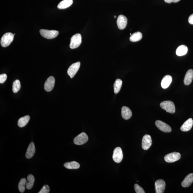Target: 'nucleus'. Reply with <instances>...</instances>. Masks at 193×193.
I'll return each instance as SVG.
<instances>
[{
	"instance_id": "nucleus-31",
	"label": "nucleus",
	"mask_w": 193,
	"mask_h": 193,
	"mask_svg": "<svg viewBox=\"0 0 193 193\" xmlns=\"http://www.w3.org/2000/svg\"><path fill=\"white\" fill-rule=\"evenodd\" d=\"M7 78V74H3L0 75V83L3 84Z\"/></svg>"
},
{
	"instance_id": "nucleus-35",
	"label": "nucleus",
	"mask_w": 193,
	"mask_h": 193,
	"mask_svg": "<svg viewBox=\"0 0 193 193\" xmlns=\"http://www.w3.org/2000/svg\"><path fill=\"white\" fill-rule=\"evenodd\" d=\"M14 34V35H15V34Z\"/></svg>"
},
{
	"instance_id": "nucleus-15",
	"label": "nucleus",
	"mask_w": 193,
	"mask_h": 193,
	"mask_svg": "<svg viewBox=\"0 0 193 193\" xmlns=\"http://www.w3.org/2000/svg\"><path fill=\"white\" fill-rule=\"evenodd\" d=\"M121 115L123 119L128 120L131 117L132 112L128 107L123 106L121 109Z\"/></svg>"
},
{
	"instance_id": "nucleus-14",
	"label": "nucleus",
	"mask_w": 193,
	"mask_h": 193,
	"mask_svg": "<svg viewBox=\"0 0 193 193\" xmlns=\"http://www.w3.org/2000/svg\"><path fill=\"white\" fill-rule=\"evenodd\" d=\"M36 152L34 143L31 142L29 145L26 154V157L27 159H30L34 156Z\"/></svg>"
},
{
	"instance_id": "nucleus-8",
	"label": "nucleus",
	"mask_w": 193,
	"mask_h": 193,
	"mask_svg": "<svg viewBox=\"0 0 193 193\" xmlns=\"http://www.w3.org/2000/svg\"><path fill=\"white\" fill-rule=\"evenodd\" d=\"M155 125L161 131L169 133L172 131V129L169 125L160 120H157L155 122Z\"/></svg>"
},
{
	"instance_id": "nucleus-26",
	"label": "nucleus",
	"mask_w": 193,
	"mask_h": 193,
	"mask_svg": "<svg viewBox=\"0 0 193 193\" xmlns=\"http://www.w3.org/2000/svg\"><path fill=\"white\" fill-rule=\"evenodd\" d=\"M122 84V81L121 79H117L116 80L114 84V92L115 94H117L120 92L121 90Z\"/></svg>"
},
{
	"instance_id": "nucleus-5",
	"label": "nucleus",
	"mask_w": 193,
	"mask_h": 193,
	"mask_svg": "<svg viewBox=\"0 0 193 193\" xmlns=\"http://www.w3.org/2000/svg\"><path fill=\"white\" fill-rule=\"evenodd\" d=\"M181 155L179 152H173L166 155L164 157L165 160L168 163H173L179 160Z\"/></svg>"
},
{
	"instance_id": "nucleus-2",
	"label": "nucleus",
	"mask_w": 193,
	"mask_h": 193,
	"mask_svg": "<svg viewBox=\"0 0 193 193\" xmlns=\"http://www.w3.org/2000/svg\"><path fill=\"white\" fill-rule=\"evenodd\" d=\"M14 38V35L11 33H6L1 39V44L2 46L3 47H7L11 44L13 41Z\"/></svg>"
},
{
	"instance_id": "nucleus-32",
	"label": "nucleus",
	"mask_w": 193,
	"mask_h": 193,
	"mask_svg": "<svg viewBox=\"0 0 193 193\" xmlns=\"http://www.w3.org/2000/svg\"><path fill=\"white\" fill-rule=\"evenodd\" d=\"M165 2L168 3H177L179 2L180 0H164Z\"/></svg>"
},
{
	"instance_id": "nucleus-4",
	"label": "nucleus",
	"mask_w": 193,
	"mask_h": 193,
	"mask_svg": "<svg viewBox=\"0 0 193 193\" xmlns=\"http://www.w3.org/2000/svg\"><path fill=\"white\" fill-rule=\"evenodd\" d=\"M81 43V35L79 34H75L72 37L70 40V48L72 49L77 48L80 46Z\"/></svg>"
},
{
	"instance_id": "nucleus-13",
	"label": "nucleus",
	"mask_w": 193,
	"mask_h": 193,
	"mask_svg": "<svg viewBox=\"0 0 193 193\" xmlns=\"http://www.w3.org/2000/svg\"><path fill=\"white\" fill-rule=\"evenodd\" d=\"M117 23L118 28L120 30H123L127 24V19L125 16L120 15L118 16Z\"/></svg>"
},
{
	"instance_id": "nucleus-24",
	"label": "nucleus",
	"mask_w": 193,
	"mask_h": 193,
	"mask_svg": "<svg viewBox=\"0 0 193 193\" xmlns=\"http://www.w3.org/2000/svg\"><path fill=\"white\" fill-rule=\"evenodd\" d=\"M64 166L68 169H77L80 167V164L75 161L66 163Z\"/></svg>"
},
{
	"instance_id": "nucleus-17",
	"label": "nucleus",
	"mask_w": 193,
	"mask_h": 193,
	"mask_svg": "<svg viewBox=\"0 0 193 193\" xmlns=\"http://www.w3.org/2000/svg\"><path fill=\"white\" fill-rule=\"evenodd\" d=\"M193 182V173L188 174L182 182L181 185L184 188L189 187Z\"/></svg>"
},
{
	"instance_id": "nucleus-11",
	"label": "nucleus",
	"mask_w": 193,
	"mask_h": 193,
	"mask_svg": "<svg viewBox=\"0 0 193 193\" xmlns=\"http://www.w3.org/2000/svg\"><path fill=\"white\" fill-rule=\"evenodd\" d=\"M166 187V183L163 180H157L155 183V193H163L164 192Z\"/></svg>"
},
{
	"instance_id": "nucleus-29",
	"label": "nucleus",
	"mask_w": 193,
	"mask_h": 193,
	"mask_svg": "<svg viewBox=\"0 0 193 193\" xmlns=\"http://www.w3.org/2000/svg\"><path fill=\"white\" fill-rule=\"evenodd\" d=\"M135 191L136 193H145V191L143 188L138 184H135L134 185Z\"/></svg>"
},
{
	"instance_id": "nucleus-22",
	"label": "nucleus",
	"mask_w": 193,
	"mask_h": 193,
	"mask_svg": "<svg viewBox=\"0 0 193 193\" xmlns=\"http://www.w3.org/2000/svg\"><path fill=\"white\" fill-rule=\"evenodd\" d=\"M188 52L187 47L185 45H181L176 49V54L178 56L185 55Z\"/></svg>"
},
{
	"instance_id": "nucleus-33",
	"label": "nucleus",
	"mask_w": 193,
	"mask_h": 193,
	"mask_svg": "<svg viewBox=\"0 0 193 193\" xmlns=\"http://www.w3.org/2000/svg\"><path fill=\"white\" fill-rule=\"evenodd\" d=\"M188 22L191 24H193V14H191L188 18Z\"/></svg>"
},
{
	"instance_id": "nucleus-34",
	"label": "nucleus",
	"mask_w": 193,
	"mask_h": 193,
	"mask_svg": "<svg viewBox=\"0 0 193 193\" xmlns=\"http://www.w3.org/2000/svg\"><path fill=\"white\" fill-rule=\"evenodd\" d=\"M114 17H115V18H116V16H114Z\"/></svg>"
},
{
	"instance_id": "nucleus-21",
	"label": "nucleus",
	"mask_w": 193,
	"mask_h": 193,
	"mask_svg": "<svg viewBox=\"0 0 193 193\" xmlns=\"http://www.w3.org/2000/svg\"><path fill=\"white\" fill-rule=\"evenodd\" d=\"M35 181L34 176L32 174H30L27 177L26 188L28 190H30L34 185Z\"/></svg>"
},
{
	"instance_id": "nucleus-10",
	"label": "nucleus",
	"mask_w": 193,
	"mask_h": 193,
	"mask_svg": "<svg viewBox=\"0 0 193 193\" xmlns=\"http://www.w3.org/2000/svg\"><path fill=\"white\" fill-rule=\"evenodd\" d=\"M152 144L151 137L148 134H146L143 137L142 140V147L144 150H147L149 149Z\"/></svg>"
},
{
	"instance_id": "nucleus-18",
	"label": "nucleus",
	"mask_w": 193,
	"mask_h": 193,
	"mask_svg": "<svg viewBox=\"0 0 193 193\" xmlns=\"http://www.w3.org/2000/svg\"><path fill=\"white\" fill-rule=\"evenodd\" d=\"M193 78V70H188L185 75L184 80V84L188 86L191 83Z\"/></svg>"
},
{
	"instance_id": "nucleus-25",
	"label": "nucleus",
	"mask_w": 193,
	"mask_h": 193,
	"mask_svg": "<svg viewBox=\"0 0 193 193\" xmlns=\"http://www.w3.org/2000/svg\"><path fill=\"white\" fill-rule=\"evenodd\" d=\"M142 37V35L140 32H136L131 35L130 37V41L132 42H136L140 41Z\"/></svg>"
},
{
	"instance_id": "nucleus-23",
	"label": "nucleus",
	"mask_w": 193,
	"mask_h": 193,
	"mask_svg": "<svg viewBox=\"0 0 193 193\" xmlns=\"http://www.w3.org/2000/svg\"><path fill=\"white\" fill-rule=\"evenodd\" d=\"M30 119V116L27 115L24 117L20 118L19 119L18 122V125L20 127H23L26 126L28 123Z\"/></svg>"
},
{
	"instance_id": "nucleus-30",
	"label": "nucleus",
	"mask_w": 193,
	"mask_h": 193,
	"mask_svg": "<svg viewBox=\"0 0 193 193\" xmlns=\"http://www.w3.org/2000/svg\"><path fill=\"white\" fill-rule=\"evenodd\" d=\"M50 192V188L49 186L47 185H45L41 188L40 191L38 193H48Z\"/></svg>"
},
{
	"instance_id": "nucleus-3",
	"label": "nucleus",
	"mask_w": 193,
	"mask_h": 193,
	"mask_svg": "<svg viewBox=\"0 0 193 193\" xmlns=\"http://www.w3.org/2000/svg\"><path fill=\"white\" fill-rule=\"evenodd\" d=\"M41 36L47 39H53L56 37L59 34V31L55 30H48L41 29L40 30Z\"/></svg>"
},
{
	"instance_id": "nucleus-7",
	"label": "nucleus",
	"mask_w": 193,
	"mask_h": 193,
	"mask_svg": "<svg viewBox=\"0 0 193 193\" xmlns=\"http://www.w3.org/2000/svg\"><path fill=\"white\" fill-rule=\"evenodd\" d=\"M113 158L115 163H120L121 162L123 158V152L121 148L117 147L114 149Z\"/></svg>"
},
{
	"instance_id": "nucleus-28",
	"label": "nucleus",
	"mask_w": 193,
	"mask_h": 193,
	"mask_svg": "<svg viewBox=\"0 0 193 193\" xmlns=\"http://www.w3.org/2000/svg\"><path fill=\"white\" fill-rule=\"evenodd\" d=\"M21 88V85L20 81L18 80H16L14 82L13 84L12 90L14 93H17L20 90Z\"/></svg>"
},
{
	"instance_id": "nucleus-6",
	"label": "nucleus",
	"mask_w": 193,
	"mask_h": 193,
	"mask_svg": "<svg viewBox=\"0 0 193 193\" xmlns=\"http://www.w3.org/2000/svg\"><path fill=\"white\" fill-rule=\"evenodd\" d=\"M88 140V135L84 132H82L74 138V143L76 145H81L86 143Z\"/></svg>"
},
{
	"instance_id": "nucleus-16",
	"label": "nucleus",
	"mask_w": 193,
	"mask_h": 193,
	"mask_svg": "<svg viewBox=\"0 0 193 193\" xmlns=\"http://www.w3.org/2000/svg\"><path fill=\"white\" fill-rule=\"evenodd\" d=\"M193 124V120L191 118H190L184 122L183 125L180 127V130L183 132H188L191 129Z\"/></svg>"
},
{
	"instance_id": "nucleus-27",
	"label": "nucleus",
	"mask_w": 193,
	"mask_h": 193,
	"mask_svg": "<svg viewBox=\"0 0 193 193\" xmlns=\"http://www.w3.org/2000/svg\"><path fill=\"white\" fill-rule=\"evenodd\" d=\"M27 180L26 178H23L20 180L18 184V188L21 193H23L26 189Z\"/></svg>"
},
{
	"instance_id": "nucleus-1",
	"label": "nucleus",
	"mask_w": 193,
	"mask_h": 193,
	"mask_svg": "<svg viewBox=\"0 0 193 193\" xmlns=\"http://www.w3.org/2000/svg\"><path fill=\"white\" fill-rule=\"evenodd\" d=\"M160 105L162 109L165 110L167 113H175V105L173 102L170 101H163L160 103Z\"/></svg>"
},
{
	"instance_id": "nucleus-19",
	"label": "nucleus",
	"mask_w": 193,
	"mask_h": 193,
	"mask_svg": "<svg viewBox=\"0 0 193 193\" xmlns=\"http://www.w3.org/2000/svg\"><path fill=\"white\" fill-rule=\"evenodd\" d=\"M172 81V77L171 76H166L163 77L161 83L162 88L163 89H166L168 88L171 84Z\"/></svg>"
},
{
	"instance_id": "nucleus-20",
	"label": "nucleus",
	"mask_w": 193,
	"mask_h": 193,
	"mask_svg": "<svg viewBox=\"0 0 193 193\" xmlns=\"http://www.w3.org/2000/svg\"><path fill=\"white\" fill-rule=\"evenodd\" d=\"M73 3V0H63L60 2L58 5V8L59 9H66L71 6Z\"/></svg>"
},
{
	"instance_id": "nucleus-9",
	"label": "nucleus",
	"mask_w": 193,
	"mask_h": 193,
	"mask_svg": "<svg viewBox=\"0 0 193 193\" xmlns=\"http://www.w3.org/2000/svg\"><path fill=\"white\" fill-rule=\"evenodd\" d=\"M80 63V62H76L72 64L68 68L67 71V73L68 75H69L70 78L74 77L77 73L79 69Z\"/></svg>"
},
{
	"instance_id": "nucleus-12",
	"label": "nucleus",
	"mask_w": 193,
	"mask_h": 193,
	"mask_svg": "<svg viewBox=\"0 0 193 193\" xmlns=\"http://www.w3.org/2000/svg\"><path fill=\"white\" fill-rule=\"evenodd\" d=\"M55 80L53 76H50L47 79L45 83L44 88L47 92H50L53 90L54 87Z\"/></svg>"
}]
</instances>
